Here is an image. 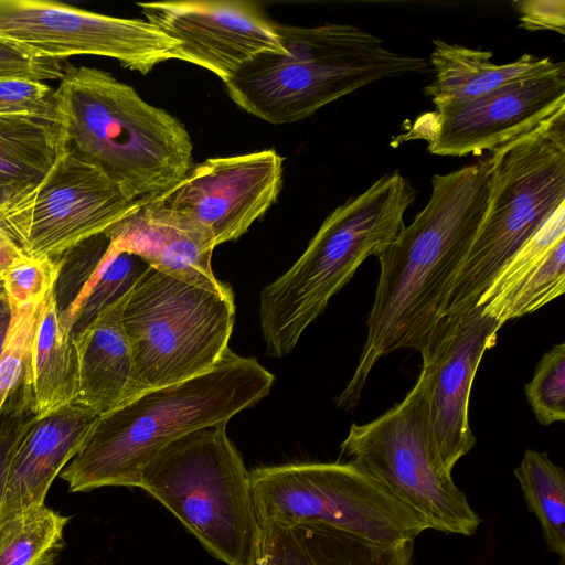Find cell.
<instances>
[{"label":"cell","mask_w":565,"mask_h":565,"mask_svg":"<svg viewBox=\"0 0 565 565\" xmlns=\"http://www.w3.org/2000/svg\"><path fill=\"white\" fill-rule=\"evenodd\" d=\"M234 321L233 292L195 286L150 267L122 309L140 393L212 370L230 349Z\"/></svg>","instance_id":"cell-8"},{"label":"cell","mask_w":565,"mask_h":565,"mask_svg":"<svg viewBox=\"0 0 565 565\" xmlns=\"http://www.w3.org/2000/svg\"><path fill=\"white\" fill-rule=\"evenodd\" d=\"M274 381L256 359L228 349L209 372L145 391L100 416L60 476L72 492L139 488L142 469L160 449L190 431L227 423L268 395Z\"/></svg>","instance_id":"cell-2"},{"label":"cell","mask_w":565,"mask_h":565,"mask_svg":"<svg viewBox=\"0 0 565 565\" xmlns=\"http://www.w3.org/2000/svg\"><path fill=\"white\" fill-rule=\"evenodd\" d=\"M99 417L72 404L36 419L11 460L0 502V525L45 504L52 482L78 452Z\"/></svg>","instance_id":"cell-18"},{"label":"cell","mask_w":565,"mask_h":565,"mask_svg":"<svg viewBox=\"0 0 565 565\" xmlns=\"http://www.w3.org/2000/svg\"><path fill=\"white\" fill-rule=\"evenodd\" d=\"M125 296L73 337L77 359L74 404L106 415L140 395L122 326Z\"/></svg>","instance_id":"cell-21"},{"label":"cell","mask_w":565,"mask_h":565,"mask_svg":"<svg viewBox=\"0 0 565 565\" xmlns=\"http://www.w3.org/2000/svg\"><path fill=\"white\" fill-rule=\"evenodd\" d=\"M146 20L178 42L175 60L195 64L224 83L263 53H281L277 23L252 1L141 2Z\"/></svg>","instance_id":"cell-16"},{"label":"cell","mask_w":565,"mask_h":565,"mask_svg":"<svg viewBox=\"0 0 565 565\" xmlns=\"http://www.w3.org/2000/svg\"><path fill=\"white\" fill-rule=\"evenodd\" d=\"M487 210L444 316L476 306L503 265L565 202V108L490 152Z\"/></svg>","instance_id":"cell-6"},{"label":"cell","mask_w":565,"mask_h":565,"mask_svg":"<svg viewBox=\"0 0 565 565\" xmlns=\"http://www.w3.org/2000/svg\"><path fill=\"white\" fill-rule=\"evenodd\" d=\"M565 291V202L503 265L476 306L500 327L533 313Z\"/></svg>","instance_id":"cell-19"},{"label":"cell","mask_w":565,"mask_h":565,"mask_svg":"<svg viewBox=\"0 0 565 565\" xmlns=\"http://www.w3.org/2000/svg\"><path fill=\"white\" fill-rule=\"evenodd\" d=\"M281 184L282 158L269 149L193 163L153 199L204 231L217 246L238 238L262 217Z\"/></svg>","instance_id":"cell-13"},{"label":"cell","mask_w":565,"mask_h":565,"mask_svg":"<svg viewBox=\"0 0 565 565\" xmlns=\"http://www.w3.org/2000/svg\"><path fill=\"white\" fill-rule=\"evenodd\" d=\"M40 303L11 307V324L0 361V414L10 394L31 380L30 354Z\"/></svg>","instance_id":"cell-28"},{"label":"cell","mask_w":565,"mask_h":565,"mask_svg":"<svg viewBox=\"0 0 565 565\" xmlns=\"http://www.w3.org/2000/svg\"><path fill=\"white\" fill-rule=\"evenodd\" d=\"M227 423L190 431L147 463L139 488L157 499L226 565H254L258 520L249 471Z\"/></svg>","instance_id":"cell-7"},{"label":"cell","mask_w":565,"mask_h":565,"mask_svg":"<svg viewBox=\"0 0 565 565\" xmlns=\"http://www.w3.org/2000/svg\"><path fill=\"white\" fill-rule=\"evenodd\" d=\"M70 518L42 504L0 525V565H53Z\"/></svg>","instance_id":"cell-27"},{"label":"cell","mask_w":565,"mask_h":565,"mask_svg":"<svg viewBox=\"0 0 565 565\" xmlns=\"http://www.w3.org/2000/svg\"><path fill=\"white\" fill-rule=\"evenodd\" d=\"M36 419L31 381H25L10 394L0 414V502L13 455Z\"/></svg>","instance_id":"cell-31"},{"label":"cell","mask_w":565,"mask_h":565,"mask_svg":"<svg viewBox=\"0 0 565 565\" xmlns=\"http://www.w3.org/2000/svg\"><path fill=\"white\" fill-rule=\"evenodd\" d=\"M54 93L64 152L97 169L128 200L159 195L193 166L184 125L110 73L68 67Z\"/></svg>","instance_id":"cell-3"},{"label":"cell","mask_w":565,"mask_h":565,"mask_svg":"<svg viewBox=\"0 0 565 565\" xmlns=\"http://www.w3.org/2000/svg\"><path fill=\"white\" fill-rule=\"evenodd\" d=\"M30 371L38 418L74 404L77 359L72 331L60 315L55 287L39 306Z\"/></svg>","instance_id":"cell-23"},{"label":"cell","mask_w":565,"mask_h":565,"mask_svg":"<svg viewBox=\"0 0 565 565\" xmlns=\"http://www.w3.org/2000/svg\"><path fill=\"white\" fill-rule=\"evenodd\" d=\"M149 268L139 256L109 245L75 299L60 312L72 335L82 332L103 311L127 296Z\"/></svg>","instance_id":"cell-25"},{"label":"cell","mask_w":565,"mask_h":565,"mask_svg":"<svg viewBox=\"0 0 565 565\" xmlns=\"http://www.w3.org/2000/svg\"><path fill=\"white\" fill-rule=\"evenodd\" d=\"M342 454L419 513L429 530L472 536L481 519L441 465L428 419V373L395 406L365 424H352Z\"/></svg>","instance_id":"cell-10"},{"label":"cell","mask_w":565,"mask_h":565,"mask_svg":"<svg viewBox=\"0 0 565 565\" xmlns=\"http://www.w3.org/2000/svg\"><path fill=\"white\" fill-rule=\"evenodd\" d=\"M58 117L54 89L24 77L0 78V116Z\"/></svg>","instance_id":"cell-32"},{"label":"cell","mask_w":565,"mask_h":565,"mask_svg":"<svg viewBox=\"0 0 565 565\" xmlns=\"http://www.w3.org/2000/svg\"><path fill=\"white\" fill-rule=\"evenodd\" d=\"M63 152L60 115L0 116V189L9 198L42 180Z\"/></svg>","instance_id":"cell-24"},{"label":"cell","mask_w":565,"mask_h":565,"mask_svg":"<svg viewBox=\"0 0 565 565\" xmlns=\"http://www.w3.org/2000/svg\"><path fill=\"white\" fill-rule=\"evenodd\" d=\"M9 199V195L0 189V207L3 205V203Z\"/></svg>","instance_id":"cell-37"},{"label":"cell","mask_w":565,"mask_h":565,"mask_svg":"<svg viewBox=\"0 0 565 565\" xmlns=\"http://www.w3.org/2000/svg\"><path fill=\"white\" fill-rule=\"evenodd\" d=\"M520 28L527 31L548 30L565 34L564 0H523L515 2Z\"/></svg>","instance_id":"cell-34"},{"label":"cell","mask_w":565,"mask_h":565,"mask_svg":"<svg viewBox=\"0 0 565 565\" xmlns=\"http://www.w3.org/2000/svg\"><path fill=\"white\" fill-rule=\"evenodd\" d=\"M284 52L263 53L225 84L231 99L273 125L291 124L369 84L425 74L422 56L391 51L377 36L342 23H277Z\"/></svg>","instance_id":"cell-4"},{"label":"cell","mask_w":565,"mask_h":565,"mask_svg":"<svg viewBox=\"0 0 565 565\" xmlns=\"http://www.w3.org/2000/svg\"><path fill=\"white\" fill-rule=\"evenodd\" d=\"M102 172L63 152L38 183L0 207V226L26 256L60 257L104 233L140 203Z\"/></svg>","instance_id":"cell-11"},{"label":"cell","mask_w":565,"mask_h":565,"mask_svg":"<svg viewBox=\"0 0 565 565\" xmlns=\"http://www.w3.org/2000/svg\"><path fill=\"white\" fill-rule=\"evenodd\" d=\"M414 126L437 156L491 152L565 108V70L502 86L467 102L437 105Z\"/></svg>","instance_id":"cell-15"},{"label":"cell","mask_w":565,"mask_h":565,"mask_svg":"<svg viewBox=\"0 0 565 565\" xmlns=\"http://www.w3.org/2000/svg\"><path fill=\"white\" fill-rule=\"evenodd\" d=\"M492 57L491 51L434 40L429 64L435 78L424 87V94L435 106L467 102L509 84L565 70L562 61L530 53L505 64H497Z\"/></svg>","instance_id":"cell-22"},{"label":"cell","mask_w":565,"mask_h":565,"mask_svg":"<svg viewBox=\"0 0 565 565\" xmlns=\"http://www.w3.org/2000/svg\"><path fill=\"white\" fill-rule=\"evenodd\" d=\"M500 328L482 306H475L441 317L419 351L428 373L430 435L449 472L476 444L469 423L471 386L483 354L497 344Z\"/></svg>","instance_id":"cell-14"},{"label":"cell","mask_w":565,"mask_h":565,"mask_svg":"<svg viewBox=\"0 0 565 565\" xmlns=\"http://www.w3.org/2000/svg\"><path fill=\"white\" fill-rule=\"evenodd\" d=\"M416 193L398 170L350 198L323 221L308 247L264 287L259 323L266 353L284 358L370 256H379L405 226Z\"/></svg>","instance_id":"cell-5"},{"label":"cell","mask_w":565,"mask_h":565,"mask_svg":"<svg viewBox=\"0 0 565 565\" xmlns=\"http://www.w3.org/2000/svg\"><path fill=\"white\" fill-rule=\"evenodd\" d=\"M63 60L42 57L11 42L0 40V78L24 77L42 82L60 79L66 68Z\"/></svg>","instance_id":"cell-33"},{"label":"cell","mask_w":565,"mask_h":565,"mask_svg":"<svg viewBox=\"0 0 565 565\" xmlns=\"http://www.w3.org/2000/svg\"><path fill=\"white\" fill-rule=\"evenodd\" d=\"M20 247L0 226V284L3 271L19 257L23 256Z\"/></svg>","instance_id":"cell-35"},{"label":"cell","mask_w":565,"mask_h":565,"mask_svg":"<svg viewBox=\"0 0 565 565\" xmlns=\"http://www.w3.org/2000/svg\"><path fill=\"white\" fill-rule=\"evenodd\" d=\"M1 285V284H0Z\"/></svg>","instance_id":"cell-38"},{"label":"cell","mask_w":565,"mask_h":565,"mask_svg":"<svg viewBox=\"0 0 565 565\" xmlns=\"http://www.w3.org/2000/svg\"><path fill=\"white\" fill-rule=\"evenodd\" d=\"M249 481L258 522L319 523L381 544L415 541L429 530L352 460L258 467Z\"/></svg>","instance_id":"cell-9"},{"label":"cell","mask_w":565,"mask_h":565,"mask_svg":"<svg viewBox=\"0 0 565 565\" xmlns=\"http://www.w3.org/2000/svg\"><path fill=\"white\" fill-rule=\"evenodd\" d=\"M62 262L49 256L15 259L2 274L1 282L10 307L40 303L56 285Z\"/></svg>","instance_id":"cell-30"},{"label":"cell","mask_w":565,"mask_h":565,"mask_svg":"<svg viewBox=\"0 0 565 565\" xmlns=\"http://www.w3.org/2000/svg\"><path fill=\"white\" fill-rule=\"evenodd\" d=\"M529 405L543 426L565 419V343L555 344L536 365L525 385Z\"/></svg>","instance_id":"cell-29"},{"label":"cell","mask_w":565,"mask_h":565,"mask_svg":"<svg viewBox=\"0 0 565 565\" xmlns=\"http://www.w3.org/2000/svg\"><path fill=\"white\" fill-rule=\"evenodd\" d=\"M104 234L111 246L139 256L161 273L222 294L233 292L213 274L216 245L211 236L153 198L141 200Z\"/></svg>","instance_id":"cell-17"},{"label":"cell","mask_w":565,"mask_h":565,"mask_svg":"<svg viewBox=\"0 0 565 565\" xmlns=\"http://www.w3.org/2000/svg\"><path fill=\"white\" fill-rule=\"evenodd\" d=\"M415 541L381 544L319 523L258 522L254 565H412Z\"/></svg>","instance_id":"cell-20"},{"label":"cell","mask_w":565,"mask_h":565,"mask_svg":"<svg viewBox=\"0 0 565 565\" xmlns=\"http://www.w3.org/2000/svg\"><path fill=\"white\" fill-rule=\"evenodd\" d=\"M0 40L42 57H111L142 75L175 60L178 46L147 20L110 17L45 0H0Z\"/></svg>","instance_id":"cell-12"},{"label":"cell","mask_w":565,"mask_h":565,"mask_svg":"<svg viewBox=\"0 0 565 565\" xmlns=\"http://www.w3.org/2000/svg\"><path fill=\"white\" fill-rule=\"evenodd\" d=\"M491 158L431 178L430 198L377 256L380 276L356 367L335 399L352 409L384 355L420 351L443 317L451 286L487 210Z\"/></svg>","instance_id":"cell-1"},{"label":"cell","mask_w":565,"mask_h":565,"mask_svg":"<svg viewBox=\"0 0 565 565\" xmlns=\"http://www.w3.org/2000/svg\"><path fill=\"white\" fill-rule=\"evenodd\" d=\"M12 311L2 284L0 285V361L11 324Z\"/></svg>","instance_id":"cell-36"},{"label":"cell","mask_w":565,"mask_h":565,"mask_svg":"<svg viewBox=\"0 0 565 565\" xmlns=\"http://www.w3.org/2000/svg\"><path fill=\"white\" fill-rule=\"evenodd\" d=\"M547 548L565 563V473L546 452L527 449L513 470Z\"/></svg>","instance_id":"cell-26"}]
</instances>
